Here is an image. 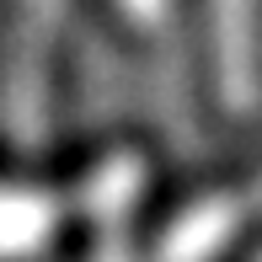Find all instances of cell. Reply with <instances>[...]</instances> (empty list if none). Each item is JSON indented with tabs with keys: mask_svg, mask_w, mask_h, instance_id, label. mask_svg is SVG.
Here are the masks:
<instances>
[{
	"mask_svg": "<svg viewBox=\"0 0 262 262\" xmlns=\"http://www.w3.org/2000/svg\"><path fill=\"white\" fill-rule=\"evenodd\" d=\"M252 209H262V187H257V193H252Z\"/></svg>",
	"mask_w": 262,
	"mask_h": 262,
	"instance_id": "obj_7",
	"label": "cell"
},
{
	"mask_svg": "<svg viewBox=\"0 0 262 262\" xmlns=\"http://www.w3.org/2000/svg\"><path fill=\"white\" fill-rule=\"evenodd\" d=\"M246 209H252V193H209L204 204L177 214V225L156 246V262H209V257H220L225 241L241 230Z\"/></svg>",
	"mask_w": 262,
	"mask_h": 262,
	"instance_id": "obj_4",
	"label": "cell"
},
{
	"mask_svg": "<svg viewBox=\"0 0 262 262\" xmlns=\"http://www.w3.org/2000/svg\"><path fill=\"white\" fill-rule=\"evenodd\" d=\"M145 166L134 156H113L91 171L86 182V209L97 220V257L91 262H128V214H134Z\"/></svg>",
	"mask_w": 262,
	"mask_h": 262,
	"instance_id": "obj_3",
	"label": "cell"
},
{
	"mask_svg": "<svg viewBox=\"0 0 262 262\" xmlns=\"http://www.w3.org/2000/svg\"><path fill=\"white\" fill-rule=\"evenodd\" d=\"M214 43H220V97L230 113H257V0H214Z\"/></svg>",
	"mask_w": 262,
	"mask_h": 262,
	"instance_id": "obj_2",
	"label": "cell"
},
{
	"mask_svg": "<svg viewBox=\"0 0 262 262\" xmlns=\"http://www.w3.org/2000/svg\"><path fill=\"white\" fill-rule=\"evenodd\" d=\"M59 225V198L32 187H0V257H32Z\"/></svg>",
	"mask_w": 262,
	"mask_h": 262,
	"instance_id": "obj_5",
	"label": "cell"
},
{
	"mask_svg": "<svg viewBox=\"0 0 262 262\" xmlns=\"http://www.w3.org/2000/svg\"><path fill=\"white\" fill-rule=\"evenodd\" d=\"M123 11H128L134 21H156L161 11H166V0H123Z\"/></svg>",
	"mask_w": 262,
	"mask_h": 262,
	"instance_id": "obj_6",
	"label": "cell"
},
{
	"mask_svg": "<svg viewBox=\"0 0 262 262\" xmlns=\"http://www.w3.org/2000/svg\"><path fill=\"white\" fill-rule=\"evenodd\" d=\"M64 0H21V32H16V64H11V102L6 123L21 150L43 145V102H49V49Z\"/></svg>",
	"mask_w": 262,
	"mask_h": 262,
	"instance_id": "obj_1",
	"label": "cell"
}]
</instances>
